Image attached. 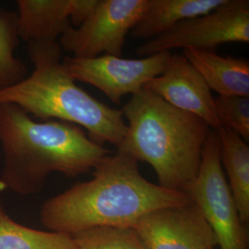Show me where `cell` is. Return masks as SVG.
<instances>
[{
    "instance_id": "1",
    "label": "cell",
    "mask_w": 249,
    "mask_h": 249,
    "mask_svg": "<svg viewBox=\"0 0 249 249\" xmlns=\"http://www.w3.org/2000/svg\"><path fill=\"white\" fill-rule=\"evenodd\" d=\"M190 202L186 193L147 180L139 161L116 151L100 161L90 180L45 201L40 218L47 229L74 235L100 227L132 228L153 211Z\"/></svg>"
},
{
    "instance_id": "2",
    "label": "cell",
    "mask_w": 249,
    "mask_h": 249,
    "mask_svg": "<svg viewBox=\"0 0 249 249\" xmlns=\"http://www.w3.org/2000/svg\"><path fill=\"white\" fill-rule=\"evenodd\" d=\"M0 190L24 196L41 191L52 172L77 178L112 153L79 125L36 121L13 104H0Z\"/></svg>"
},
{
    "instance_id": "3",
    "label": "cell",
    "mask_w": 249,
    "mask_h": 249,
    "mask_svg": "<svg viewBox=\"0 0 249 249\" xmlns=\"http://www.w3.org/2000/svg\"><path fill=\"white\" fill-rule=\"evenodd\" d=\"M122 113L127 124L117 151L149 163L160 187L186 193L197 175L213 129L149 89L133 94Z\"/></svg>"
},
{
    "instance_id": "4",
    "label": "cell",
    "mask_w": 249,
    "mask_h": 249,
    "mask_svg": "<svg viewBox=\"0 0 249 249\" xmlns=\"http://www.w3.org/2000/svg\"><path fill=\"white\" fill-rule=\"evenodd\" d=\"M27 51L34 71L16 85L0 89V104L16 105L43 120L79 125L95 142L118 147L126 131L122 110L105 105L76 84L63 65L58 42H30Z\"/></svg>"
},
{
    "instance_id": "5",
    "label": "cell",
    "mask_w": 249,
    "mask_h": 249,
    "mask_svg": "<svg viewBox=\"0 0 249 249\" xmlns=\"http://www.w3.org/2000/svg\"><path fill=\"white\" fill-rule=\"evenodd\" d=\"M186 194L213 231L220 249H249L248 230L222 166L216 130L206 140L197 175Z\"/></svg>"
},
{
    "instance_id": "6",
    "label": "cell",
    "mask_w": 249,
    "mask_h": 249,
    "mask_svg": "<svg viewBox=\"0 0 249 249\" xmlns=\"http://www.w3.org/2000/svg\"><path fill=\"white\" fill-rule=\"evenodd\" d=\"M149 4L150 0H97L82 23L67 29L58 44L74 57L121 56L126 36Z\"/></svg>"
},
{
    "instance_id": "7",
    "label": "cell",
    "mask_w": 249,
    "mask_h": 249,
    "mask_svg": "<svg viewBox=\"0 0 249 249\" xmlns=\"http://www.w3.org/2000/svg\"><path fill=\"white\" fill-rule=\"evenodd\" d=\"M249 42V0H225L213 11L186 19L166 34L145 42L136 53L145 57L175 48L213 51L226 43Z\"/></svg>"
},
{
    "instance_id": "8",
    "label": "cell",
    "mask_w": 249,
    "mask_h": 249,
    "mask_svg": "<svg viewBox=\"0 0 249 249\" xmlns=\"http://www.w3.org/2000/svg\"><path fill=\"white\" fill-rule=\"evenodd\" d=\"M172 53H154L140 59L102 54L91 58L63 57V65L72 79L90 84L119 105L127 94H136L150 80L160 75Z\"/></svg>"
},
{
    "instance_id": "9",
    "label": "cell",
    "mask_w": 249,
    "mask_h": 249,
    "mask_svg": "<svg viewBox=\"0 0 249 249\" xmlns=\"http://www.w3.org/2000/svg\"><path fill=\"white\" fill-rule=\"evenodd\" d=\"M147 249H213L217 238L193 202L153 211L134 224Z\"/></svg>"
},
{
    "instance_id": "10",
    "label": "cell",
    "mask_w": 249,
    "mask_h": 249,
    "mask_svg": "<svg viewBox=\"0 0 249 249\" xmlns=\"http://www.w3.org/2000/svg\"><path fill=\"white\" fill-rule=\"evenodd\" d=\"M143 89L151 90L179 110L199 117L213 130L222 127L215 113L212 89L183 54H171L163 72Z\"/></svg>"
},
{
    "instance_id": "11",
    "label": "cell",
    "mask_w": 249,
    "mask_h": 249,
    "mask_svg": "<svg viewBox=\"0 0 249 249\" xmlns=\"http://www.w3.org/2000/svg\"><path fill=\"white\" fill-rule=\"evenodd\" d=\"M97 0H18L19 39L26 42H57L70 27H78Z\"/></svg>"
},
{
    "instance_id": "12",
    "label": "cell",
    "mask_w": 249,
    "mask_h": 249,
    "mask_svg": "<svg viewBox=\"0 0 249 249\" xmlns=\"http://www.w3.org/2000/svg\"><path fill=\"white\" fill-rule=\"evenodd\" d=\"M183 55L219 95L249 97V63L213 51L184 49Z\"/></svg>"
},
{
    "instance_id": "13",
    "label": "cell",
    "mask_w": 249,
    "mask_h": 249,
    "mask_svg": "<svg viewBox=\"0 0 249 249\" xmlns=\"http://www.w3.org/2000/svg\"><path fill=\"white\" fill-rule=\"evenodd\" d=\"M224 2L225 0H150L148 9L130 35L149 41L166 34L186 19L213 11Z\"/></svg>"
},
{
    "instance_id": "14",
    "label": "cell",
    "mask_w": 249,
    "mask_h": 249,
    "mask_svg": "<svg viewBox=\"0 0 249 249\" xmlns=\"http://www.w3.org/2000/svg\"><path fill=\"white\" fill-rule=\"evenodd\" d=\"M220 157L228 185L244 224L249 222V147L237 134L221 127L216 130Z\"/></svg>"
},
{
    "instance_id": "15",
    "label": "cell",
    "mask_w": 249,
    "mask_h": 249,
    "mask_svg": "<svg viewBox=\"0 0 249 249\" xmlns=\"http://www.w3.org/2000/svg\"><path fill=\"white\" fill-rule=\"evenodd\" d=\"M0 249H77L72 235L36 230L14 222L0 206Z\"/></svg>"
},
{
    "instance_id": "16",
    "label": "cell",
    "mask_w": 249,
    "mask_h": 249,
    "mask_svg": "<svg viewBox=\"0 0 249 249\" xmlns=\"http://www.w3.org/2000/svg\"><path fill=\"white\" fill-rule=\"evenodd\" d=\"M17 13L0 9V89L27 78V67L15 55L19 43Z\"/></svg>"
},
{
    "instance_id": "17",
    "label": "cell",
    "mask_w": 249,
    "mask_h": 249,
    "mask_svg": "<svg viewBox=\"0 0 249 249\" xmlns=\"http://www.w3.org/2000/svg\"><path fill=\"white\" fill-rule=\"evenodd\" d=\"M72 236L77 249H147L133 228L100 227Z\"/></svg>"
},
{
    "instance_id": "18",
    "label": "cell",
    "mask_w": 249,
    "mask_h": 249,
    "mask_svg": "<svg viewBox=\"0 0 249 249\" xmlns=\"http://www.w3.org/2000/svg\"><path fill=\"white\" fill-rule=\"evenodd\" d=\"M214 109L222 127L249 142V97L218 95L214 98Z\"/></svg>"
},
{
    "instance_id": "19",
    "label": "cell",
    "mask_w": 249,
    "mask_h": 249,
    "mask_svg": "<svg viewBox=\"0 0 249 249\" xmlns=\"http://www.w3.org/2000/svg\"></svg>"
}]
</instances>
